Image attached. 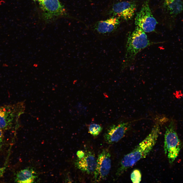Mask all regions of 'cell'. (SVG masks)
I'll list each match as a JSON object with an SVG mask.
<instances>
[{
    "mask_svg": "<svg viewBox=\"0 0 183 183\" xmlns=\"http://www.w3.org/2000/svg\"><path fill=\"white\" fill-rule=\"evenodd\" d=\"M160 130L159 123H157L145 138L133 150L123 158L116 173L117 176H120L128 169L140 160L145 158L150 152L156 143Z\"/></svg>",
    "mask_w": 183,
    "mask_h": 183,
    "instance_id": "6da1fadb",
    "label": "cell"
},
{
    "mask_svg": "<svg viewBox=\"0 0 183 183\" xmlns=\"http://www.w3.org/2000/svg\"><path fill=\"white\" fill-rule=\"evenodd\" d=\"M153 43L148 39L145 32L141 28L136 26L128 37L124 67L130 64L140 51Z\"/></svg>",
    "mask_w": 183,
    "mask_h": 183,
    "instance_id": "7a4b0ae2",
    "label": "cell"
},
{
    "mask_svg": "<svg viewBox=\"0 0 183 183\" xmlns=\"http://www.w3.org/2000/svg\"><path fill=\"white\" fill-rule=\"evenodd\" d=\"M176 124L172 119L166 127L164 136V151L170 163L172 165L178 155L181 144L176 131Z\"/></svg>",
    "mask_w": 183,
    "mask_h": 183,
    "instance_id": "3957f363",
    "label": "cell"
},
{
    "mask_svg": "<svg viewBox=\"0 0 183 183\" xmlns=\"http://www.w3.org/2000/svg\"><path fill=\"white\" fill-rule=\"evenodd\" d=\"M23 106L21 102L0 106V128L9 130L18 123Z\"/></svg>",
    "mask_w": 183,
    "mask_h": 183,
    "instance_id": "277c9868",
    "label": "cell"
},
{
    "mask_svg": "<svg viewBox=\"0 0 183 183\" xmlns=\"http://www.w3.org/2000/svg\"><path fill=\"white\" fill-rule=\"evenodd\" d=\"M149 1L145 0L141 10L136 13L135 19V25L146 33L154 31L157 24L150 8Z\"/></svg>",
    "mask_w": 183,
    "mask_h": 183,
    "instance_id": "5b68a950",
    "label": "cell"
},
{
    "mask_svg": "<svg viewBox=\"0 0 183 183\" xmlns=\"http://www.w3.org/2000/svg\"><path fill=\"white\" fill-rule=\"evenodd\" d=\"M111 154L108 148L103 149L98 154L96 167L94 172V179L99 182L106 178L111 167Z\"/></svg>",
    "mask_w": 183,
    "mask_h": 183,
    "instance_id": "8992f818",
    "label": "cell"
},
{
    "mask_svg": "<svg viewBox=\"0 0 183 183\" xmlns=\"http://www.w3.org/2000/svg\"><path fill=\"white\" fill-rule=\"evenodd\" d=\"M136 9V4L134 2L124 1L114 4L109 13L113 17L129 20L133 17Z\"/></svg>",
    "mask_w": 183,
    "mask_h": 183,
    "instance_id": "52a82bcc",
    "label": "cell"
},
{
    "mask_svg": "<svg viewBox=\"0 0 183 183\" xmlns=\"http://www.w3.org/2000/svg\"><path fill=\"white\" fill-rule=\"evenodd\" d=\"M131 125L130 122H121L110 126L104 134L105 141L109 144L118 142L124 136Z\"/></svg>",
    "mask_w": 183,
    "mask_h": 183,
    "instance_id": "ba28073f",
    "label": "cell"
},
{
    "mask_svg": "<svg viewBox=\"0 0 183 183\" xmlns=\"http://www.w3.org/2000/svg\"><path fill=\"white\" fill-rule=\"evenodd\" d=\"M74 163L75 166L82 172L88 174H92L96 169L97 159L93 152L88 151L82 158H77Z\"/></svg>",
    "mask_w": 183,
    "mask_h": 183,
    "instance_id": "9c48e42d",
    "label": "cell"
},
{
    "mask_svg": "<svg viewBox=\"0 0 183 183\" xmlns=\"http://www.w3.org/2000/svg\"><path fill=\"white\" fill-rule=\"evenodd\" d=\"M120 23L118 18L113 17L105 20L97 22L95 24L94 27V29L99 34H109L115 30Z\"/></svg>",
    "mask_w": 183,
    "mask_h": 183,
    "instance_id": "30bf717a",
    "label": "cell"
},
{
    "mask_svg": "<svg viewBox=\"0 0 183 183\" xmlns=\"http://www.w3.org/2000/svg\"><path fill=\"white\" fill-rule=\"evenodd\" d=\"M40 3L49 16L60 15L64 12V9L58 0H42Z\"/></svg>",
    "mask_w": 183,
    "mask_h": 183,
    "instance_id": "8fae6325",
    "label": "cell"
},
{
    "mask_svg": "<svg viewBox=\"0 0 183 183\" xmlns=\"http://www.w3.org/2000/svg\"><path fill=\"white\" fill-rule=\"evenodd\" d=\"M37 177V174L33 169L28 167L17 173L15 181L18 183H32L34 182Z\"/></svg>",
    "mask_w": 183,
    "mask_h": 183,
    "instance_id": "7c38bea8",
    "label": "cell"
},
{
    "mask_svg": "<svg viewBox=\"0 0 183 183\" xmlns=\"http://www.w3.org/2000/svg\"><path fill=\"white\" fill-rule=\"evenodd\" d=\"M165 5L170 13L176 16L183 11V0H164Z\"/></svg>",
    "mask_w": 183,
    "mask_h": 183,
    "instance_id": "4fadbf2b",
    "label": "cell"
},
{
    "mask_svg": "<svg viewBox=\"0 0 183 183\" xmlns=\"http://www.w3.org/2000/svg\"><path fill=\"white\" fill-rule=\"evenodd\" d=\"M102 127L99 124L93 123L90 124L88 127V132L94 136L98 135L102 130Z\"/></svg>",
    "mask_w": 183,
    "mask_h": 183,
    "instance_id": "5bb4252c",
    "label": "cell"
},
{
    "mask_svg": "<svg viewBox=\"0 0 183 183\" xmlns=\"http://www.w3.org/2000/svg\"><path fill=\"white\" fill-rule=\"evenodd\" d=\"M130 178L133 183H140L141 179V174L140 171L137 169L134 170L131 174Z\"/></svg>",
    "mask_w": 183,
    "mask_h": 183,
    "instance_id": "9a60e30c",
    "label": "cell"
},
{
    "mask_svg": "<svg viewBox=\"0 0 183 183\" xmlns=\"http://www.w3.org/2000/svg\"><path fill=\"white\" fill-rule=\"evenodd\" d=\"M85 152L82 150H79L77 151L76 153L78 158L79 159L82 158L84 157Z\"/></svg>",
    "mask_w": 183,
    "mask_h": 183,
    "instance_id": "2e32d148",
    "label": "cell"
},
{
    "mask_svg": "<svg viewBox=\"0 0 183 183\" xmlns=\"http://www.w3.org/2000/svg\"><path fill=\"white\" fill-rule=\"evenodd\" d=\"M4 138V134L3 130L0 128V146L3 142Z\"/></svg>",
    "mask_w": 183,
    "mask_h": 183,
    "instance_id": "e0dca14e",
    "label": "cell"
},
{
    "mask_svg": "<svg viewBox=\"0 0 183 183\" xmlns=\"http://www.w3.org/2000/svg\"><path fill=\"white\" fill-rule=\"evenodd\" d=\"M39 1L40 2H41L42 0H37Z\"/></svg>",
    "mask_w": 183,
    "mask_h": 183,
    "instance_id": "ac0fdd59",
    "label": "cell"
}]
</instances>
